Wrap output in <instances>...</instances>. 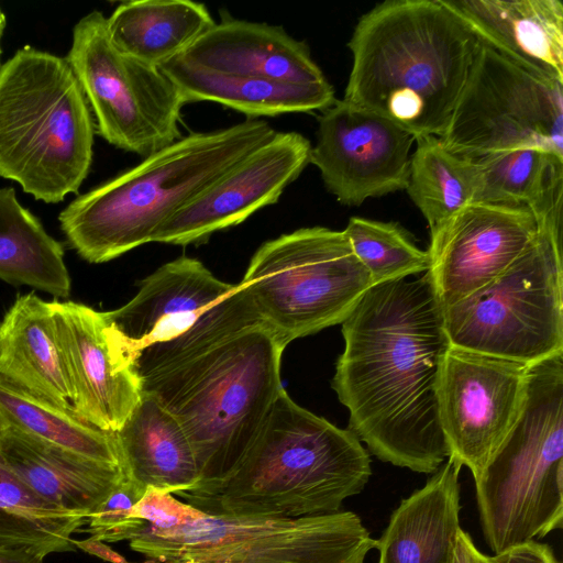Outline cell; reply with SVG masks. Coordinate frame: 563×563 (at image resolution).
I'll return each mask as SVG.
<instances>
[{
	"label": "cell",
	"mask_w": 563,
	"mask_h": 563,
	"mask_svg": "<svg viewBox=\"0 0 563 563\" xmlns=\"http://www.w3.org/2000/svg\"><path fill=\"white\" fill-rule=\"evenodd\" d=\"M529 365L450 345L438 384V415L451 459L475 479L518 420Z\"/></svg>",
	"instance_id": "13"
},
{
	"label": "cell",
	"mask_w": 563,
	"mask_h": 563,
	"mask_svg": "<svg viewBox=\"0 0 563 563\" xmlns=\"http://www.w3.org/2000/svg\"><path fill=\"white\" fill-rule=\"evenodd\" d=\"M287 345L265 323L141 380L180 424L192 448L200 484L190 495L220 487L240 466L284 388Z\"/></svg>",
	"instance_id": "4"
},
{
	"label": "cell",
	"mask_w": 563,
	"mask_h": 563,
	"mask_svg": "<svg viewBox=\"0 0 563 563\" xmlns=\"http://www.w3.org/2000/svg\"><path fill=\"white\" fill-rule=\"evenodd\" d=\"M63 245L24 208L13 187L0 188V279L56 297L70 292Z\"/></svg>",
	"instance_id": "28"
},
{
	"label": "cell",
	"mask_w": 563,
	"mask_h": 563,
	"mask_svg": "<svg viewBox=\"0 0 563 563\" xmlns=\"http://www.w3.org/2000/svg\"><path fill=\"white\" fill-rule=\"evenodd\" d=\"M439 139L467 159L516 150L563 158V82L529 71L479 41Z\"/></svg>",
	"instance_id": "11"
},
{
	"label": "cell",
	"mask_w": 563,
	"mask_h": 563,
	"mask_svg": "<svg viewBox=\"0 0 563 563\" xmlns=\"http://www.w3.org/2000/svg\"><path fill=\"white\" fill-rule=\"evenodd\" d=\"M4 427H5V423L3 422V420L0 417V433L4 429Z\"/></svg>",
	"instance_id": "39"
},
{
	"label": "cell",
	"mask_w": 563,
	"mask_h": 563,
	"mask_svg": "<svg viewBox=\"0 0 563 563\" xmlns=\"http://www.w3.org/2000/svg\"><path fill=\"white\" fill-rule=\"evenodd\" d=\"M288 345L342 323L373 286L343 231L301 228L263 243L241 282Z\"/></svg>",
	"instance_id": "9"
},
{
	"label": "cell",
	"mask_w": 563,
	"mask_h": 563,
	"mask_svg": "<svg viewBox=\"0 0 563 563\" xmlns=\"http://www.w3.org/2000/svg\"><path fill=\"white\" fill-rule=\"evenodd\" d=\"M143 488L124 479L114 488L107 499L87 518L92 538L103 542L128 540L142 519L133 517V509L145 495Z\"/></svg>",
	"instance_id": "33"
},
{
	"label": "cell",
	"mask_w": 563,
	"mask_h": 563,
	"mask_svg": "<svg viewBox=\"0 0 563 563\" xmlns=\"http://www.w3.org/2000/svg\"><path fill=\"white\" fill-rule=\"evenodd\" d=\"M214 23L203 3L190 0L125 1L107 18L117 49L158 68L181 55Z\"/></svg>",
	"instance_id": "27"
},
{
	"label": "cell",
	"mask_w": 563,
	"mask_h": 563,
	"mask_svg": "<svg viewBox=\"0 0 563 563\" xmlns=\"http://www.w3.org/2000/svg\"><path fill=\"white\" fill-rule=\"evenodd\" d=\"M0 417L5 426L44 443L120 465L114 433L100 430L74 412L37 399L1 379Z\"/></svg>",
	"instance_id": "30"
},
{
	"label": "cell",
	"mask_w": 563,
	"mask_h": 563,
	"mask_svg": "<svg viewBox=\"0 0 563 563\" xmlns=\"http://www.w3.org/2000/svg\"><path fill=\"white\" fill-rule=\"evenodd\" d=\"M86 522L40 498L0 456V551L41 558L74 551L71 534Z\"/></svg>",
	"instance_id": "29"
},
{
	"label": "cell",
	"mask_w": 563,
	"mask_h": 563,
	"mask_svg": "<svg viewBox=\"0 0 563 563\" xmlns=\"http://www.w3.org/2000/svg\"><path fill=\"white\" fill-rule=\"evenodd\" d=\"M372 475L357 437L296 404L283 388L238 470L206 495L179 493L211 514L297 519L340 511Z\"/></svg>",
	"instance_id": "3"
},
{
	"label": "cell",
	"mask_w": 563,
	"mask_h": 563,
	"mask_svg": "<svg viewBox=\"0 0 563 563\" xmlns=\"http://www.w3.org/2000/svg\"><path fill=\"white\" fill-rule=\"evenodd\" d=\"M114 438L124 477L144 490L179 494L199 486L200 473L188 438L150 394L142 391Z\"/></svg>",
	"instance_id": "24"
},
{
	"label": "cell",
	"mask_w": 563,
	"mask_h": 563,
	"mask_svg": "<svg viewBox=\"0 0 563 563\" xmlns=\"http://www.w3.org/2000/svg\"><path fill=\"white\" fill-rule=\"evenodd\" d=\"M74 547L81 549L82 551L100 558L110 563H129L122 555L107 545L103 541L96 538H88L86 540H71Z\"/></svg>",
	"instance_id": "36"
},
{
	"label": "cell",
	"mask_w": 563,
	"mask_h": 563,
	"mask_svg": "<svg viewBox=\"0 0 563 563\" xmlns=\"http://www.w3.org/2000/svg\"><path fill=\"white\" fill-rule=\"evenodd\" d=\"M104 313L141 380L264 323L241 282H222L188 256L157 268L128 303Z\"/></svg>",
	"instance_id": "8"
},
{
	"label": "cell",
	"mask_w": 563,
	"mask_h": 563,
	"mask_svg": "<svg viewBox=\"0 0 563 563\" xmlns=\"http://www.w3.org/2000/svg\"><path fill=\"white\" fill-rule=\"evenodd\" d=\"M473 202L527 207L538 231L562 245L563 158L539 150H516L475 159Z\"/></svg>",
	"instance_id": "26"
},
{
	"label": "cell",
	"mask_w": 563,
	"mask_h": 563,
	"mask_svg": "<svg viewBox=\"0 0 563 563\" xmlns=\"http://www.w3.org/2000/svg\"><path fill=\"white\" fill-rule=\"evenodd\" d=\"M375 548L361 518L340 510L274 519L265 529L188 563H364Z\"/></svg>",
	"instance_id": "18"
},
{
	"label": "cell",
	"mask_w": 563,
	"mask_h": 563,
	"mask_svg": "<svg viewBox=\"0 0 563 563\" xmlns=\"http://www.w3.org/2000/svg\"><path fill=\"white\" fill-rule=\"evenodd\" d=\"M452 563H496L494 555H486L474 544L471 536L460 529Z\"/></svg>",
	"instance_id": "35"
},
{
	"label": "cell",
	"mask_w": 563,
	"mask_h": 563,
	"mask_svg": "<svg viewBox=\"0 0 563 563\" xmlns=\"http://www.w3.org/2000/svg\"><path fill=\"white\" fill-rule=\"evenodd\" d=\"M343 232L373 285L408 278L429 269L428 251L419 249L396 222L352 217Z\"/></svg>",
	"instance_id": "32"
},
{
	"label": "cell",
	"mask_w": 563,
	"mask_h": 563,
	"mask_svg": "<svg viewBox=\"0 0 563 563\" xmlns=\"http://www.w3.org/2000/svg\"><path fill=\"white\" fill-rule=\"evenodd\" d=\"M538 234L527 207L471 202L430 234L428 274L445 308L504 273Z\"/></svg>",
	"instance_id": "17"
},
{
	"label": "cell",
	"mask_w": 563,
	"mask_h": 563,
	"mask_svg": "<svg viewBox=\"0 0 563 563\" xmlns=\"http://www.w3.org/2000/svg\"><path fill=\"white\" fill-rule=\"evenodd\" d=\"M474 483L494 554L562 528L563 353L529 365L520 416Z\"/></svg>",
	"instance_id": "7"
},
{
	"label": "cell",
	"mask_w": 563,
	"mask_h": 563,
	"mask_svg": "<svg viewBox=\"0 0 563 563\" xmlns=\"http://www.w3.org/2000/svg\"><path fill=\"white\" fill-rule=\"evenodd\" d=\"M275 134L260 119L191 133L75 198L58 216L85 261L109 262L148 242L180 208Z\"/></svg>",
	"instance_id": "5"
},
{
	"label": "cell",
	"mask_w": 563,
	"mask_h": 563,
	"mask_svg": "<svg viewBox=\"0 0 563 563\" xmlns=\"http://www.w3.org/2000/svg\"><path fill=\"white\" fill-rule=\"evenodd\" d=\"M311 144L298 132H275L265 143L227 170L180 208L153 235L152 242L188 245L245 221L276 203L310 159Z\"/></svg>",
	"instance_id": "16"
},
{
	"label": "cell",
	"mask_w": 563,
	"mask_h": 563,
	"mask_svg": "<svg viewBox=\"0 0 563 563\" xmlns=\"http://www.w3.org/2000/svg\"><path fill=\"white\" fill-rule=\"evenodd\" d=\"M462 467L451 459L394 510L376 540L378 563H452L460 527Z\"/></svg>",
	"instance_id": "22"
},
{
	"label": "cell",
	"mask_w": 563,
	"mask_h": 563,
	"mask_svg": "<svg viewBox=\"0 0 563 563\" xmlns=\"http://www.w3.org/2000/svg\"><path fill=\"white\" fill-rule=\"evenodd\" d=\"M0 379L74 412L56 342L51 301L33 292L25 294L19 296L3 316L0 321Z\"/></svg>",
	"instance_id": "23"
},
{
	"label": "cell",
	"mask_w": 563,
	"mask_h": 563,
	"mask_svg": "<svg viewBox=\"0 0 563 563\" xmlns=\"http://www.w3.org/2000/svg\"><path fill=\"white\" fill-rule=\"evenodd\" d=\"M0 456L40 498L85 518L124 479L120 465L49 445L9 426L0 433Z\"/></svg>",
	"instance_id": "21"
},
{
	"label": "cell",
	"mask_w": 563,
	"mask_h": 563,
	"mask_svg": "<svg viewBox=\"0 0 563 563\" xmlns=\"http://www.w3.org/2000/svg\"><path fill=\"white\" fill-rule=\"evenodd\" d=\"M56 342L74 412L117 432L142 395V383L119 331L104 312L75 301H51Z\"/></svg>",
	"instance_id": "15"
},
{
	"label": "cell",
	"mask_w": 563,
	"mask_h": 563,
	"mask_svg": "<svg viewBox=\"0 0 563 563\" xmlns=\"http://www.w3.org/2000/svg\"><path fill=\"white\" fill-rule=\"evenodd\" d=\"M450 345L531 365L563 353L562 245L538 231L504 273L443 308Z\"/></svg>",
	"instance_id": "10"
},
{
	"label": "cell",
	"mask_w": 563,
	"mask_h": 563,
	"mask_svg": "<svg viewBox=\"0 0 563 563\" xmlns=\"http://www.w3.org/2000/svg\"><path fill=\"white\" fill-rule=\"evenodd\" d=\"M341 324L331 386L347 429L383 462L435 472L449 457L437 394L450 342L429 274L373 285Z\"/></svg>",
	"instance_id": "1"
},
{
	"label": "cell",
	"mask_w": 563,
	"mask_h": 563,
	"mask_svg": "<svg viewBox=\"0 0 563 563\" xmlns=\"http://www.w3.org/2000/svg\"><path fill=\"white\" fill-rule=\"evenodd\" d=\"M494 559L496 563H560L548 544L534 540L494 554Z\"/></svg>",
	"instance_id": "34"
},
{
	"label": "cell",
	"mask_w": 563,
	"mask_h": 563,
	"mask_svg": "<svg viewBox=\"0 0 563 563\" xmlns=\"http://www.w3.org/2000/svg\"><path fill=\"white\" fill-rule=\"evenodd\" d=\"M0 563H44V558L25 553L0 551Z\"/></svg>",
	"instance_id": "37"
},
{
	"label": "cell",
	"mask_w": 563,
	"mask_h": 563,
	"mask_svg": "<svg viewBox=\"0 0 563 563\" xmlns=\"http://www.w3.org/2000/svg\"><path fill=\"white\" fill-rule=\"evenodd\" d=\"M177 58L232 75L301 84L328 81L305 42L280 25L238 20L227 12Z\"/></svg>",
	"instance_id": "19"
},
{
	"label": "cell",
	"mask_w": 563,
	"mask_h": 563,
	"mask_svg": "<svg viewBox=\"0 0 563 563\" xmlns=\"http://www.w3.org/2000/svg\"><path fill=\"white\" fill-rule=\"evenodd\" d=\"M95 123L67 59L30 46L0 66V177L45 203L77 194Z\"/></svg>",
	"instance_id": "6"
},
{
	"label": "cell",
	"mask_w": 563,
	"mask_h": 563,
	"mask_svg": "<svg viewBox=\"0 0 563 563\" xmlns=\"http://www.w3.org/2000/svg\"><path fill=\"white\" fill-rule=\"evenodd\" d=\"M479 40L441 0H388L363 14L347 43L353 64L343 100L415 139L440 137Z\"/></svg>",
	"instance_id": "2"
},
{
	"label": "cell",
	"mask_w": 563,
	"mask_h": 563,
	"mask_svg": "<svg viewBox=\"0 0 563 563\" xmlns=\"http://www.w3.org/2000/svg\"><path fill=\"white\" fill-rule=\"evenodd\" d=\"M96 118L97 133L109 144L146 157L181 137L186 101L158 68L115 48L107 18L93 10L73 29L65 57Z\"/></svg>",
	"instance_id": "12"
},
{
	"label": "cell",
	"mask_w": 563,
	"mask_h": 563,
	"mask_svg": "<svg viewBox=\"0 0 563 563\" xmlns=\"http://www.w3.org/2000/svg\"><path fill=\"white\" fill-rule=\"evenodd\" d=\"M415 137L391 121L345 100L318 117L309 163L345 206L406 189Z\"/></svg>",
	"instance_id": "14"
},
{
	"label": "cell",
	"mask_w": 563,
	"mask_h": 563,
	"mask_svg": "<svg viewBox=\"0 0 563 563\" xmlns=\"http://www.w3.org/2000/svg\"><path fill=\"white\" fill-rule=\"evenodd\" d=\"M497 53L563 82V4L558 0H441Z\"/></svg>",
	"instance_id": "20"
},
{
	"label": "cell",
	"mask_w": 563,
	"mask_h": 563,
	"mask_svg": "<svg viewBox=\"0 0 563 563\" xmlns=\"http://www.w3.org/2000/svg\"><path fill=\"white\" fill-rule=\"evenodd\" d=\"M7 25V18L2 9L0 8V57L2 54L1 41ZM1 66V64H0Z\"/></svg>",
	"instance_id": "38"
},
{
	"label": "cell",
	"mask_w": 563,
	"mask_h": 563,
	"mask_svg": "<svg viewBox=\"0 0 563 563\" xmlns=\"http://www.w3.org/2000/svg\"><path fill=\"white\" fill-rule=\"evenodd\" d=\"M406 190L428 222L430 234L473 202L477 187L471 159L450 153L434 135L415 139Z\"/></svg>",
	"instance_id": "31"
},
{
	"label": "cell",
	"mask_w": 563,
	"mask_h": 563,
	"mask_svg": "<svg viewBox=\"0 0 563 563\" xmlns=\"http://www.w3.org/2000/svg\"><path fill=\"white\" fill-rule=\"evenodd\" d=\"M186 103L213 101L253 119L323 111L335 102L329 81L301 84L220 73L174 58L159 67Z\"/></svg>",
	"instance_id": "25"
}]
</instances>
